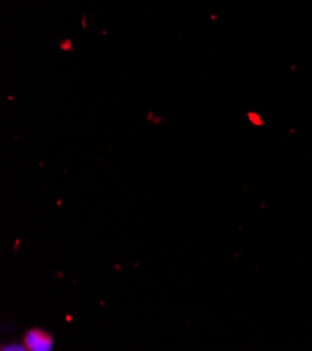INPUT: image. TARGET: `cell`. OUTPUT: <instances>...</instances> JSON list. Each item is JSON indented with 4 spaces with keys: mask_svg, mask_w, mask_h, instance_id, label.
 <instances>
[{
    "mask_svg": "<svg viewBox=\"0 0 312 351\" xmlns=\"http://www.w3.org/2000/svg\"><path fill=\"white\" fill-rule=\"evenodd\" d=\"M25 347L32 351H47L52 347V339L41 329H32L25 336Z\"/></svg>",
    "mask_w": 312,
    "mask_h": 351,
    "instance_id": "obj_1",
    "label": "cell"
}]
</instances>
